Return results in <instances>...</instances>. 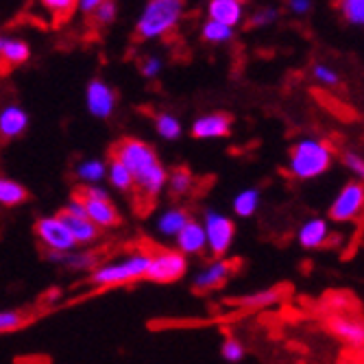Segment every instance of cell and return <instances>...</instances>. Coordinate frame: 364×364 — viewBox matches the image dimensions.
I'll return each mask as SVG.
<instances>
[{
    "mask_svg": "<svg viewBox=\"0 0 364 364\" xmlns=\"http://www.w3.org/2000/svg\"><path fill=\"white\" fill-rule=\"evenodd\" d=\"M112 157H116L134 177V188L140 196V203H153L166 190L168 171L164 168L155 149L138 138H122L114 144Z\"/></svg>",
    "mask_w": 364,
    "mask_h": 364,
    "instance_id": "cell-1",
    "label": "cell"
},
{
    "mask_svg": "<svg viewBox=\"0 0 364 364\" xmlns=\"http://www.w3.org/2000/svg\"><path fill=\"white\" fill-rule=\"evenodd\" d=\"M334 166V149L321 138L296 140L286 159V175L294 181H316Z\"/></svg>",
    "mask_w": 364,
    "mask_h": 364,
    "instance_id": "cell-2",
    "label": "cell"
},
{
    "mask_svg": "<svg viewBox=\"0 0 364 364\" xmlns=\"http://www.w3.org/2000/svg\"><path fill=\"white\" fill-rule=\"evenodd\" d=\"M183 14L186 0H149L136 22V38L144 42L166 38L179 26Z\"/></svg>",
    "mask_w": 364,
    "mask_h": 364,
    "instance_id": "cell-3",
    "label": "cell"
},
{
    "mask_svg": "<svg viewBox=\"0 0 364 364\" xmlns=\"http://www.w3.org/2000/svg\"><path fill=\"white\" fill-rule=\"evenodd\" d=\"M151 253L149 251H131L114 262H105L101 267H96L90 275L92 286L96 288H116L127 286L138 279H146Z\"/></svg>",
    "mask_w": 364,
    "mask_h": 364,
    "instance_id": "cell-4",
    "label": "cell"
},
{
    "mask_svg": "<svg viewBox=\"0 0 364 364\" xmlns=\"http://www.w3.org/2000/svg\"><path fill=\"white\" fill-rule=\"evenodd\" d=\"M85 208V218L101 231V229H112L118 227L120 223V214L116 210V205L112 203L109 192L101 186H83L81 190L75 192Z\"/></svg>",
    "mask_w": 364,
    "mask_h": 364,
    "instance_id": "cell-5",
    "label": "cell"
},
{
    "mask_svg": "<svg viewBox=\"0 0 364 364\" xmlns=\"http://www.w3.org/2000/svg\"><path fill=\"white\" fill-rule=\"evenodd\" d=\"M364 216V183L349 179L334 194L327 208V220L336 225H349Z\"/></svg>",
    "mask_w": 364,
    "mask_h": 364,
    "instance_id": "cell-6",
    "label": "cell"
},
{
    "mask_svg": "<svg viewBox=\"0 0 364 364\" xmlns=\"http://www.w3.org/2000/svg\"><path fill=\"white\" fill-rule=\"evenodd\" d=\"M203 229L208 238V251L214 257H225L229 249L234 247L236 240V225L227 214L218 210H205L203 212Z\"/></svg>",
    "mask_w": 364,
    "mask_h": 364,
    "instance_id": "cell-7",
    "label": "cell"
},
{
    "mask_svg": "<svg viewBox=\"0 0 364 364\" xmlns=\"http://www.w3.org/2000/svg\"><path fill=\"white\" fill-rule=\"evenodd\" d=\"M188 271V257L181 255L179 251L161 249L151 253L146 279L153 284H173L181 279Z\"/></svg>",
    "mask_w": 364,
    "mask_h": 364,
    "instance_id": "cell-8",
    "label": "cell"
},
{
    "mask_svg": "<svg viewBox=\"0 0 364 364\" xmlns=\"http://www.w3.org/2000/svg\"><path fill=\"white\" fill-rule=\"evenodd\" d=\"M36 236L46 253H70L77 249V242L73 240L68 227L63 225L59 214L40 218L36 223Z\"/></svg>",
    "mask_w": 364,
    "mask_h": 364,
    "instance_id": "cell-9",
    "label": "cell"
},
{
    "mask_svg": "<svg viewBox=\"0 0 364 364\" xmlns=\"http://www.w3.org/2000/svg\"><path fill=\"white\" fill-rule=\"evenodd\" d=\"M327 332L351 349H364V318L351 312L334 310L327 316Z\"/></svg>",
    "mask_w": 364,
    "mask_h": 364,
    "instance_id": "cell-10",
    "label": "cell"
},
{
    "mask_svg": "<svg viewBox=\"0 0 364 364\" xmlns=\"http://www.w3.org/2000/svg\"><path fill=\"white\" fill-rule=\"evenodd\" d=\"M236 267L231 264L229 259L225 257H216L212 262H208L205 267H201L196 273H194V279H192V290L198 292V294H208V292H214L218 288H223L229 277L234 275Z\"/></svg>",
    "mask_w": 364,
    "mask_h": 364,
    "instance_id": "cell-11",
    "label": "cell"
},
{
    "mask_svg": "<svg viewBox=\"0 0 364 364\" xmlns=\"http://www.w3.org/2000/svg\"><path fill=\"white\" fill-rule=\"evenodd\" d=\"M334 240L332 234V223H329L325 216H312L306 218L299 229H296V242L304 251H318L329 247Z\"/></svg>",
    "mask_w": 364,
    "mask_h": 364,
    "instance_id": "cell-12",
    "label": "cell"
},
{
    "mask_svg": "<svg viewBox=\"0 0 364 364\" xmlns=\"http://www.w3.org/2000/svg\"><path fill=\"white\" fill-rule=\"evenodd\" d=\"M85 105L94 118H109L116 112L118 94L109 83L101 79H92L85 87Z\"/></svg>",
    "mask_w": 364,
    "mask_h": 364,
    "instance_id": "cell-13",
    "label": "cell"
},
{
    "mask_svg": "<svg viewBox=\"0 0 364 364\" xmlns=\"http://www.w3.org/2000/svg\"><path fill=\"white\" fill-rule=\"evenodd\" d=\"M190 131L196 140H220L231 134V118L223 112L203 114L192 122Z\"/></svg>",
    "mask_w": 364,
    "mask_h": 364,
    "instance_id": "cell-14",
    "label": "cell"
},
{
    "mask_svg": "<svg viewBox=\"0 0 364 364\" xmlns=\"http://www.w3.org/2000/svg\"><path fill=\"white\" fill-rule=\"evenodd\" d=\"M177 251L186 257L190 255H203L208 251V238H205V229L201 220L190 218L186 227L177 234Z\"/></svg>",
    "mask_w": 364,
    "mask_h": 364,
    "instance_id": "cell-15",
    "label": "cell"
},
{
    "mask_svg": "<svg viewBox=\"0 0 364 364\" xmlns=\"http://www.w3.org/2000/svg\"><path fill=\"white\" fill-rule=\"evenodd\" d=\"M28 127V114L18 105L0 109V140H16Z\"/></svg>",
    "mask_w": 364,
    "mask_h": 364,
    "instance_id": "cell-16",
    "label": "cell"
},
{
    "mask_svg": "<svg viewBox=\"0 0 364 364\" xmlns=\"http://www.w3.org/2000/svg\"><path fill=\"white\" fill-rule=\"evenodd\" d=\"M245 18V7L238 0H210L208 20L220 22L225 26H238Z\"/></svg>",
    "mask_w": 364,
    "mask_h": 364,
    "instance_id": "cell-17",
    "label": "cell"
},
{
    "mask_svg": "<svg viewBox=\"0 0 364 364\" xmlns=\"http://www.w3.org/2000/svg\"><path fill=\"white\" fill-rule=\"evenodd\" d=\"M59 218L63 220L65 227H68V231H70L73 240L77 242V247H87V245L98 240V229L85 216H73V214L61 210Z\"/></svg>",
    "mask_w": 364,
    "mask_h": 364,
    "instance_id": "cell-18",
    "label": "cell"
},
{
    "mask_svg": "<svg viewBox=\"0 0 364 364\" xmlns=\"http://www.w3.org/2000/svg\"><path fill=\"white\" fill-rule=\"evenodd\" d=\"M31 59V46L24 40L0 36V65H22Z\"/></svg>",
    "mask_w": 364,
    "mask_h": 364,
    "instance_id": "cell-19",
    "label": "cell"
},
{
    "mask_svg": "<svg viewBox=\"0 0 364 364\" xmlns=\"http://www.w3.org/2000/svg\"><path fill=\"white\" fill-rule=\"evenodd\" d=\"M188 220H190V214L183 208H168L157 216L155 229L164 238H177V234L186 227Z\"/></svg>",
    "mask_w": 364,
    "mask_h": 364,
    "instance_id": "cell-20",
    "label": "cell"
},
{
    "mask_svg": "<svg viewBox=\"0 0 364 364\" xmlns=\"http://www.w3.org/2000/svg\"><path fill=\"white\" fill-rule=\"evenodd\" d=\"M259 203H262V192L257 188H245L234 196V201H231V210H234V214L240 216V218H251V216L257 214Z\"/></svg>",
    "mask_w": 364,
    "mask_h": 364,
    "instance_id": "cell-21",
    "label": "cell"
},
{
    "mask_svg": "<svg viewBox=\"0 0 364 364\" xmlns=\"http://www.w3.org/2000/svg\"><path fill=\"white\" fill-rule=\"evenodd\" d=\"M282 299H284V290L273 286V288H262V290L245 294L238 304L245 308H251V310H262V308H271V306L279 304Z\"/></svg>",
    "mask_w": 364,
    "mask_h": 364,
    "instance_id": "cell-22",
    "label": "cell"
},
{
    "mask_svg": "<svg viewBox=\"0 0 364 364\" xmlns=\"http://www.w3.org/2000/svg\"><path fill=\"white\" fill-rule=\"evenodd\" d=\"M50 262L55 264H63L65 269H73V271H90L94 269L96 257L94 253L87 251H70V253H46Z\"/></svg>",
    "mask_w": 364,
    "mask_h": 364,
    "instance_id": "cell-23",
    "label": "cell"
},
{
    "mask_svg": "<svg viewBox=\"0 0 364 364\" xmlns=\"http://www.w3.org/2000/svg\"><path fill=\"white\" fill-rule=\"evenodd\" d=\"M75 175L79 177V181H83L85 186H98L105 177H107V164L103 159H96V157H90V159H83L77 164V171Z\"/></svg>",
    "mask_w": 364,
    "mask_h": 364,
    "instance_id": "cell-24",
    "label": "cell"
},
{
    "mask_svg": "<svg viewBox=\"0 0 364 364\" xmlns=\"http://www.w3.org/2000/svg\"><path fill=\"white\" fill-rule=\"evenodd\" d=\"M26 198H28V192L22 183L9 177H0V205L16 208V205H22Z\"/></svg>",
    "mask_w": 364,
    "mask_h": 364,
    "instance_id": "cell-25",
    "label": "cell"
},
{
    "mask_svg": "<svg viewBox=\"0 0 364 364\" xmlns=\"http://www.w3.org/2000/svg\"><path fill=\"white\" fill-rule=\"evenodd\" d=\"M107 179H109L112 188L118 190V192L129 194V192L136 190L134 188V177H131V173L124 168V164H120L116 157H112L109 164H107Z\"/></svg>",
    "mask_w": 364,
    "mask_h": 364,
    "instance_id": "cell-26",
    "label": "cell"
},
{
    "mask_svg": "<svg viewBox=\"0 0 364 364\" xmlns=\"http://www.w3.org/2000/svg\"><path fill=\"white\" fill-rule=\"evenodd\" d=\"M155 131L164 138V140H179L181 138V120L175 116V114H168V112H161L155 116Z\"/></svg>",
    "mask_w": 364,
    "mask_h": 364,
    "instance_id": "cell-27",
    "label": "cell"
},
{
    "mask_svg": "<svg viewBox=\"0 0 364 364\" xmlns=\"http://www.w3.org/2000/svg\"><path fill=\"white\" fill-rule=\"evenodd\" d=\"M166 188L173 196H186L194 190V177L188 168H175L168 173Z\"/></svg>",
    "mask_w": 364,
    "mask_h": 364,
    "instance_id": "cell-28",
    "label": "cell"
},
{
    "mask_svg": "<svg viewBox=\"0 0 364 364\" xmlns=\"http://www.w3.org/2000/svg\"><path fill=\"white\" fill-rule=\"evenodd\" d=\"M201 38L208 44H227L234 40V28L225 26L220 22H214V20H205L201 26Z\"/></svg>",
    "mask_w": 364,
    "mask_h": 364,
    "instance_id": "cell-29",
    "label": "cell"
},
{
    "mask_svg": "<svg viewBox=\"0 0 364 364\" xmlns=\"http://www.w3.org/2000/svg\"><path fill=\"white\" fill-rule=\"evenodd\" d=\"M40 3L53 16L55 24H63L77 9V0H40Z\"/></svg>",
    "mask_w": 364,
    "mask_h": 364,
    "instance_id": "cell-30",
    "label": "cell"
},
{
    "mask_svg": "<svg viewBox=\"0 0 364 364\" xmlns=\"http://www.w3.org/2000/svg\"><path fill=\"white\" fill-rule=\"evenodd\" d=\"M343 18L353 26H364V0H336Z\"/></svg>",
    "mask_w": 364,
    "mask_h": 364,
    "instance_id": "cell-31",
    "label": "cell"
},
{
    "mask_svg": "<svg viewBox=\"0 0 364 364\" xmlns=\"http://www.w3.org/2000/svg\"><path fill=\"white\" fill-rule=\"evenodd\" d=\"M341 161H343L345 171L351 175V179H353V181L364 183V155H360L358 151L347 149V151L341 155Z\"/></svg>",
    "mask_w": 364,
    "mask_h": 364,
    "instance_id": "cell-32",
    "label": "cell"
},
{
    "mask_svg": "<svg viewBox=\"0 0 364 364\" xmlns=\"http://www.w3.org/2000/svg\"><path fill=\"white\" fill-rule=\"evenodd\" d=\"M26 323H28V316L22 314L20 310H0V334L18 332Z\"/></svg>",
    "mask_w": 364,
    "mask_h": 364,
    "instance_id": "cell-33",
    "label": "cell"
},
{
    "mask_svg": "<svg viewBox=\"0 0 364 364\" xmlns=\"http://www.w3.org/2000/svg\"><path fill=\"white\" fill-rule=\"evenodd\" d=\"M116 16H118V3L116 0H105V3L92 14V24L96 28H105L116 20Z\"/></svg>",
    "mask_w": 364,
    "mask_h": 364,
    "instance_id": "cell-34",
    "label": "cell"
},
{
    "mask_svg": "<svg viewBox=\"0 0 364 364\" xmlns=\"http://www.w3.org/2000/svg\"><path fill=\"white\" fill-rule=\"evenodd\" d=\"M220 355H223L227 362H231V364H238V362H242V360H245V355H247V347L242 345V341H238V338H234V336H229V338H225V341H223Z\"/></svg>",
    "mask_w": 364,
    "mask_h": 364,
    "instance_id": "cell-35",
    "label": "cell"
},
{
    "mask_svg": "<svg viewBox=\"0 0 364 364\" xmlns=\"http://www.w3.org/2000/svg\"><path fill=\"white\" fill-rule=\"evenodd\" d=\"M312 77L316 83H321L323 87H336L341 83V77L334 68H329L325 63H316L312 68Z\"/></svg>",
    "mask_w": 364,
    "mask_h": 364,
    "instance_id": "cell-36",
    "label": "cell"
},
{
    "mask_svg": "<svg viewBox=\"0 0 364 364\" xmlns=\"http://www.w3.org/2000/svg\"><path fill=\"white\" fill-rule=\"evenodd\" d=\"M161 68H164V63H161V59L155 57V55H149V57H144V59L140 61V75H142L144 79H155V77H159Z\"/></svg>",
    "mask_w": 364,
    "mask_h": 364,
    "instance_id": "cell-37",
    "label": "cell"
},
{
    "mask_svg": "<svg viewBox=\"0 0 364 364\" xmlns=\"http://www.w3.org/2000/svg\"><path fill=\"white\" fill-rule=\"evenodd\" d=\"M277 18H279V11L275 7H262L251 16L249 24L251 26H267V24H273Z\"/></svg>",
    "mask_w": 364,
    "mask_h": 364,
    "instance_id": "cell-38",
    "label": "cell"
},
{
    "mask_svg": "<svg viewBox=\"0 0 364 364\" xmlns=\"http://www.w3.org/2000/svg\"><path fill=\"white\" fill-rule=\"evenodd\" d=\"M288 7L294 16H306L312 9L310 0H288Z\"/></svg>",
    "mask_w": 364,
    "mask_h": 364,
    "instance_id": "cell-39",
    "label": "cell"
},
{
    "mask_svg": "<svg viewBox=\"0 0 364 364\" xmlns=\"http://www.w3.org/2000/svg\"><path fill=\"white\" fill-rule=\"evenodd\" d=\"M105 0H77V9L85 16H92L98 7H101Z\"/></svg>",
    "mask_w": 364,
    "mask_h": 364,
    "instance_id": "cell-40",
    "label": "cell"
},
{
    "mask_svg": "<svg viewBox=\"0 0 364 364\" xmlns=\"http://www.w3.org/2000/svg\"><path fill=\"white\" fill-rule=\"evenodd\" d=\"M238 3H242V0H238Z\"/></svg>",
    "mask_w": 364,
    "mask_h": 364,
    "instance_id": "cell-41",
    "label": "cell"
}]
</instances>
